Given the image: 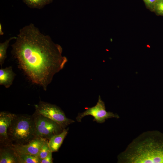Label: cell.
I'll use <instances>...</instances> for the list:
<instances>
[{
  "label": "cell",
  "mask_w": 163,
  "mask_h": 163,
  "mask_svg": "<svg viewBox=\"0 0 163 163\" xmlns=\"http://www.w3.org/2000/svg\"><path fill=\"white\" fill-rule=\"evenodd\" d=\"M16 154L18 163H40L37 156L27 154Z\"/></svg>",
  "instance_id": "14"
},
{
  "label": "cell",
  "mask_w": 163,
  "mask_h": 163,
  "mask_svg": "<svg viewBox=\"0 0 163 163\" xmlns=\"http://www.w3.org/2000/svg\"><path fill=\"white\" fill-rule=\"evenodd\" d=\"M35 113L42 115L54 121L63 129L75 122L67 118L64 112L57 106L40 101L35 105Z\"/></svg>",
  "instance_id": "4"
},
{
  "label": "cell",
  "mask_w": 163,
  "mask_h": 163,
  "mask_svg": "<svg viewBox=\"0 0 163 163\" xmlns=\"http://www.w3.org/2000/svg\"><path fill=\"white\" fill-rule=\"evenodd\" d=\"M33 117L36 137L49 139L61 133L64 129L57 123L42 115L35 113Z\"/></svg>",
  "instance_id": "5"
},
{
  "label": "cell",
  "mask_w": 163,
  "mask_h": 163,
  "mask_svg": "<svg viewBox=\"0 0 163 163\" xmlns=\"http://www.w3.org/2000/svg\"><path fill=\"white\" fill-rule=\"evenodd\" d=\"M157 15L163 16V0H157L153 9Z\"/></svg>",
  "instance_id": "16"
},
{
  "label": "cell",
  "mask_w": 163,
  "mask_h": 163,
  "mask_svg": "<svg viewBox=\"0 0 163 163\" xmlns=\"http://www.w3.org/2000/svg\"><path fill=\"white\" fill-rule=\"evenodd\" d=\"M52 152L48 144V142L46 140L42 146L39 153L38 158L40 161L46 157Z\"/></svg>",
  "instance_id": "15"
},
{
  "label": "cell",
  "mask_w": 163,
  "mask_h": 163,
  "mask_svg": "<svg viewBox=\"0 0 163 163\" xmlns=\"http://www.w3.org/2000/svg\"><path fill=\"white\" fill-rule=\"evenodd\" d=\"M52 152H51L44 158L40 161V163H52Z\"/></svg>",
  "instance_id": "18"
},
{
  "label": "cell",
  "mask_w": 163,
  "mask_h": 163,
  "mask_svg": "<svg viewBox=\"0 0 163 163\" xmlns=\"http://www.w3.org/2000/svg\"><path fill=\"white\" fill-rule=\"evenodd\" d=\"M15 40L12 53L19 67L32 83L46 91L68 61L62 55V47L33 24L21 28Z\"/></svg>",
  "instance_id": "1"
},
{
  "label": "cell",
  "mask_w": 163,
  "mask_h": 163,
  "mask_svg": "<svg viewBox=\"0 0 163 163\" xmlns=\"http://www.w3.org/2000/svg\"><path fill=\"white\" fill-rule=\"evenodd\" d=\"M8 135L15 145L26 144L36 138L33 117L15 116L8 129Z\"/></svg>",
  "instance_id": "3"
},
{
  "label": "cell",
  "mask_w": 163,
  "mask_h": 163,
  "mask_svg": "<svg viewBox=\"0 0 163 163\" xmlns=\"http://www.w3.org/2000/svg\"><path fill=\"white\" fill-rule=\"evenodd\" d=\"M15 114L5 112L0 113V140L5 142L8 140V129L11 124Z\"/></svg>",
  "instance_id": "8"
},
{
  "label": "cell",
  "mask_w": 163,
  "mask_h": 163,
  "mask_svg": "<svg viewBox=\"0 0 163 163\" xmlns=\"http://www.w3.org/2000/svg\"><path fill=\"white\" fill-rule=\"evenodd\" d=\"M68 129L64 128L60 133L55 135L50 139L48 144L52 152L58 151L68 133Z\"/></svg>",
  "instance_id": "10"
},
{
  "label": "cell",
  "mask_w": 163,
  "mask_h": 163,
  "mask_svg": "<svg viewBox=\"0 0 163 163\" xmlns=\"http://www.w3.org/2000/svg\"><path fill=\"white\" fill-rule=\"evenodd\" d=\"M46 140L43 138L36 137L26 144L12 145V147L17 154L29 155L37 157L42 146Z\"/></svg>",
  "instance_id": "7"
},
{
  "label": "cell",
  "mask_w": 163,
  "mask_h": 163,
  "mask_svg": "<svg viewBox=\"0 0 163 163\" xmlns=\"http://www.w3.org/2000/svg\"><path fill=\"white\" fill-rule=\"evenodd\" d=\"M4 34V32L2 30V24L1 23H0V35H3Z\"/></svg>",
  "instance_id": "19"
},
{
  "label": "cell",
  "mask_w": 163,
  "mask_h": 163,
  "mask_svg": "<svg viewBox=\"0 0 163 163\" xmlns=\"http://www.w3.org/2000/svg\"><path fill=\"white\" fill-rule=\"evenodd\" d=\"M17 37H13L6 40L5 42L0 43V64L2 66L7 57V50L10 41L13 39H16Z\"/></svg>",
  "instance_id": "13"
},
{
  "label": "cell",
  "mask_w": 163,
  "mask_h": 163,
  "mask_svg": "<svg viewBox=\"0 0 163 163\" xmlns=\"http://www.w3.org/2000/svg\"><path fill=\"white\" fill-rule=\"evenodd\" d=\"M0 163H18L17 155L11 147V149H3L1 150Z\"/></svg>",
  "instance_id": "11"
},
{
  "label": "cell",
  "mask_w": 163,
  "mask_h": 163,
  "mask_svg": "<svg viewBox=\"0 0 163 163\" xmlns=\"http://www.w3.org/2000/svg\"><path fill=\"white\" fill-rule=\"evenodd\" d=\"M147 8L153 11L155 5L157 0H143Z\"/></svg>",
  "instance_id": "17"
},
{
  "label": "cell",
  "mask_w": 163,
  "mask_h": 163,
  "mask_svg": "<svg viewBox=\"0 0 163 163\" xmlns=\"http://www.w3.org/2000/svg\"><path fill=\"white\" fill-rule=\"evenodd\" d=\"M88 115L93 117L94 121L101 123H104L106 120L109 118H114L118 119L119 118L118 114L106 111L104 103L100 96H99L96 105L92 107L87 108L84 112L78 113L76 120L78 122H81L83 117Z\"/></svg>",
  "instance_id": "6"
},
{
  "label": "cell",
  "mask_w": 163,
  "mask_h": 163,
  "mask_svg": "<svg viewBox=\"0 0 163 163\" xmlns=\"http://www.w3.org/2000/svg\"><path fill=\"white\" fill-rule=\"evenodd\" d=\"M53 0H23V2L31 8L40 9L51 3Z\"/></svg>",
  "instance_id": "12"
},
{
  "label": "cell",
  "mask_w": 163,
  "mask_h": 163,
  "mask_svg": "<svg viewBox=\"0 0 163 163\" xmlns=\"http://www.w3.org/2000/svg\"><path fill=\"white\" fill-rule=\"evenodd\" d=\"M117 158L119 163H163V133L157 130L143 132Z\"/></svg>",
  "instance_id": "2"
},
{
  "label": "cell",
  "mask_w": 163,
  "mask_h": 163,
  "mask_svg": "<svg viewBox=\"0 0 163 163\" xmlns=\"http://www.w3.org/2000/svg\"><path fill=\"white\" fill-rule=\"evenodd\" d=\"M15 75L11 66L1 69L0 85L6 88H9L12 85Z\"/></svg>",
  "instance_id": "9"
}]
</instances>
